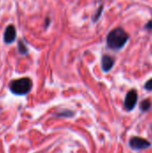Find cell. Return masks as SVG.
Listing matches in <instances>:
<instances>
[{"label":"cell","instance_id":"obj_5","mask_svg":"<svg viewBox=\"0 0 152 153\" xmlns=\"http://www.w3.org/2000/svg\"><path fill=\"white\" fill-rule=\"evenodd\" d=\"M16 39V29L13 25L10 24L5 28L4 33V41L6 44L13 43Z\"/></svg>","mask_w":152,"mask_h":153},{"label":"cell","instance_id":"obj_11","mask_svg":"<svg viewBox=\"0 0 152 153\" xmlns=\"http://www.w3.org/2000/svg\"><path fill=\"white\" fill-rule=\"evenodd\" d=\"M145 29H147V30H152V21H150V22L145 25Z\"/></svg>","mask_w":152,"mask_h":153},{"label":"cell","instance_id":"obj_2","mask_svg":"<svg viewBox=\"0 0 152 153\" xmlns=\"http://www.w3.org/2000/svg\"><path fill=\"white\" fill-rule=\"evenodd\" d=\"M32 88V81L28 77L19 78L13 80L9 84L10 91L15 95H26Z\"/></svg>","mask_w":152,"mask_h":153},{"label":"cell","instance_id":"obj_9","mask_svg":"<svg viewBox=\"0 0 152 153\" xmlns=\"http://www.w3.org/2000/svg\"><path fill=\"white\" fill-rule=\"evenodd\" d=\"M102 11H103V4H101V5L99 6V10H98V11L95 13V14H94V17H93V22H97V21L99 19V17L101 16Z\"/></svg>","mask_w":152,"mask_h":153},{"label":"cell","instance_id":"obj_6","mask_svg":"<svg viewBox=\"0 0 152 153\" xmlns=\"http://www.w3.org/2000/svg\"><path fill=\"white\" fill-rule=\"evenodd\" d=\"M115 65V58L109 55H104L101 58V67L103 72H109Z\"/></svg>","mask_w":152,"mask_h":153},{"label":"cell","instance_id":"obj_10","mask_svg":"<svg viewBox=\"0 0 152 153\" xmlns=\"http://www.w3.org/2000/svg\"><path fill=\"white\" fill-rule=\"evenodd\" d=\"M144 89H145L146 91H152V78L145 82V84H144Z\"/></svg>","mask_w":152,"mask_h":153},{"label":"cell","instance_id":"obj_7","mask_svg":"<svg viewBox=\"0 0 152 153\" xmlns=\"http://www.w3.org/2000/svg\"><path fill=\"white\" fill-rule=\"evenodd\" d=\"M151 101L149 99H146V100L142 101L141 106H140V109L142 113H146L151 108Z\"/></svg>","mask_w":152,"mask_h":153},{"label":"cell","instance_id":"obj_8","mask_svg":"<svg viewBox=\"0 0 152 153\" xmlns=\"http://www.w3.org/2000/svg\"><path fill=\"white\" fill-rule=\"evenodd\" d=\"M18 49H19V53H20L21 55H26V54H28V52H29V50H28L26 45H25L24 42L22 41V40H20V41L18 42Z\"/></svg>","mask_w":152,"mask_h":153},{"label":"cell","instance_id":"obj_3","mask_svg":"<svg viewBox=\"0 0 152 153\" xmlns=\"http://www.w3.org/2000/svg\"><path fill=\"white\" fill-rule=\"evenodd\" d=\"M129 145L134 151H141V150L149 149L151 146V143L149 142L148 140L144 139V138L133 136L130 139Z\"/></svg>","mask_w":152,"mask_h":153},{"label":"cell","instance_id":"obj_1","mask_svg":"<svg viewBox=\"0 0 152 153\" xmlns=\"http://www.w3.org/2000/svg\"><path fill=\"white\" fill-rule=\"evenodd\" d=\"M129 40V34L123 28L112 30L107 37V45L112 50H120Z\"/></svg>","mask_w":152,"mask_h":153},{"label":"cell","instance_id":"obj_4","mask_svg":"<svg viewBox=\"0 0 152 153\" xmlns=\"http://www.w3.org/2000/svg\"><path fill=\"white\" fill-rule=\"evenodd\" d=\"M138 102V93L136 90L133 89L129 91L125 99V108L127 111H132L136 107Z\"/></svg>","mask_w":152,"mask_h":153},{"label":"cell","instance_id":"obj_12","mask_svg":"<svg viewBox=\"0 0 152 153\" xmlns=\"http://www.w3.org/2000/svg\"><path fill=\"white\" fill-rule=\"evenodd\" d=\"M49 23H50V20H49V18H46V26H45V27H47Z\"/></svg>","mask_w":152,"mask_h":153}]
</instances>
